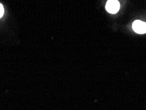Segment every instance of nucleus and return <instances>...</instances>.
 I'll list each match as a JSON object with an SVG mask.
<instances>
[{"label":"nucleus","instance_id":"nucleus-1","mask_svg":"<svg viewBox=\"0 0 146 110\" xmlns=\"http://www.w3.org/2000/svg\"><path fill=\"white\" fill-rule=\"evenodd\" d=\"M106 10L110 13H116L120 9V3L117 0H109L106 5Z\"/></svg>","mask_w":146,"mask_h":110},{"label":"nucleus","instance_id":"nucleus-2","mask_svg":"<svg viewBox=\"0 0 146 110\" xmlns=\"http://www.w3.org/2000/svg\"><path fill=\"white\" fill-rule=\"evenodd\" d=\"M134 31L138 34L146 33V23L141 21H135L132 24Z\"/></svg>","mask_w":146,"mask_h":110},{"label":"nucleus","instance_id":"nucleus-3","mask_svg":"<svg viewBox=\"0 0 146 110\" xmlns=\"http://www.w3.org/2000/svg\"><path fill=\"white\" fill-rule=\"evenodd\" d=\"M3 13H4L3 7V5L0 3V18H1V17L3 15Z\"/></svg>","mask_w":146,"mask_h":110}]
</instances>
